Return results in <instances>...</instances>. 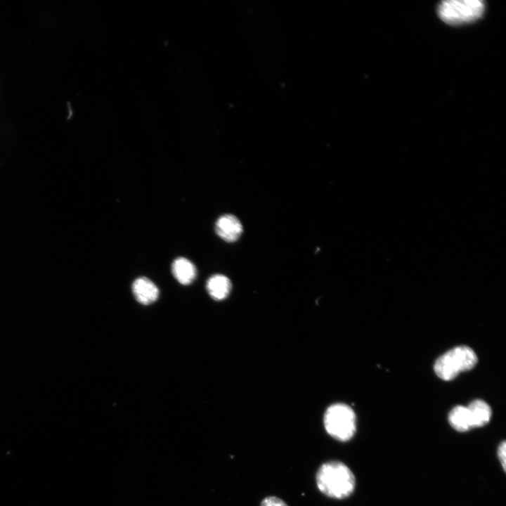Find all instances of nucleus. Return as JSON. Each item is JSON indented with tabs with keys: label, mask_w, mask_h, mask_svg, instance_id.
Here are the masks:
<instances>
[{
	"label": "nucleus",
	"mask_w": 506,
	"mask_h": 506,
	"mask_svg": "<svg viewBox=\"0 0 506 506\" xmlns=\"http://www.w3.org/2000/svg\"><path fill=\"white\" fill-rule=\"evenodd\" d=\"M318 490L325 496L343 500L349 498L356 488V477L351 469L339 460L323 463L316 473Z\"/></svg>",
	"instance_id": "f257e3e1"
},
{
	"label": "nucleus",
	"mask_w": 506,
	"mask_h": 506,
	"mask_svg": "<svg viewBox=\"0 0 506 506\" xmlns=\"http://www.w3.org/2000/svg\"><path fill=\"white\" fill-rule=\"evenodd\" d=\"M323 424L326 432L334 439L347 442L356 432V414L344 403L332 404L325 412Z\"/></svg>",
	"instance_id": "f03ea898"
},
{
	"label": "nucleus",
	"mask_w": 506,
	"mask_h": 506,
	"mask_svg": "<svg viewBox=\"0 0 506 506\" xmlns=\"http://www.w3.org/2000/svg\"><path fill=\"white\" fill-rule=\"evenodd\" d=\"M477 361L472 349L467 346H459L441 356L435 362L434 369L439 378L448 381L460 372L473 368Z\"/></svg>",
	"instance_id": "7ed1b4c3"
},
{
	"label": "nucleus",
	"mask_w": 506,
	"mask_h": 506,
	"mask_svg": "<svg viewBox=\"0 0 506 506\" xmlns=\"http://www.w3.org/2000/svg\"><path fill=\"white\" fill-rule=\"evenodd\" d=\"M481 0H446L440 3L438 13L440 18L450 25H461L479 18L484 11Z\"/></svg>",
	"instance_id": "20e7f679"
},
{
	"label": "nucleus",
	"mask_w": 506,
	"mask_h": 506,
	"mask_svg": "<svg viewBox=\"0 0 506 506\" xmlns=\"http://www.w3.org/2000/svg\"><path fill=\"white\" fill-rule=\"evenodd\" d=\"M243 228L239 219L232 214L220 216L215 223L216 234L223 240L233 242L238 240Z\"/></svg>",
	"instance_id": "39448f33"
},
{
	"label": "nucleus",
	"mask_w": 506,
	"mask_h": 506,
	"mask_svg": "<svg viewBox=\"0 0 506 506\" xmlns=\"http://www.w3.org/2000/svg\"><path fill=\"white\" fill-rule=\"evenodd\" d=\"M132 292L136 300L144 305L153 303L159 295L157 287L145 277H140L134 281Z\"/></svg>",
	"instance_id": "423d86ee"
},
{
	"label": "nucleus",
	"mask_w": 506,
	"mask_h": 506,
	"mask_svg": "<svg viewBox=\"0 0 506 506\" xmlns=\"http://www.w3.org/2000/svg\"><path fill=\"white\" fill-rule=\"evenodd\" d=\"M171 272L175 279L183 285L190 284L197 274L194 264L184 257H179L173 261Z\"/></svg>",
	"instance_id": "0eeeda50"
},
{
	"label": "nucleus",
	"mask_w": 506,
	"mask_h": 506,
	"mask_svg": "<svg viewBox=\"0 0 506 506\" xmlns=\"http://www.w3.org/2000/svg\"><path fill=\"white\" fill-rule=\"evenodd\" d=\"M467 407L471 415L473 428L484 427L489 422L492 410L487 403L476 399L472 401Z\"/></svg>",
	"instance_id": "6e6552de"
},
{
	"label": "nucleus",
	"mask_w": 506,
	"mask_h": 506,
	"mask_svg": "<svg viewBox=\"0 0 506 506\" xmlns=\"http://www.w3.org/2000/svg\"><path fill=\"white\" fill-rule=\"evenodd\" d=\"M231 280L221 274L214 275L207 283V290L209 295L215 300L220 301L226 298L231 290Z\"/></svg>",
	"instance_id": "1a4fd4ad"
},
{
	"label": "nucleus",
	"mask_w": 506,
	"mask_h": 506,
	"mask_svg": "<svg viewBox=\"0 0 506 506\" xmlns=\"http://www.w3.org/2000/svg\"><path fill=\"white\" fill-rule=\"evenodd\" d=\"M448 422L458 432H466L473 428L471 415L467 406L454 407L449 413Z\"/></svg>",
	"instance_id": "9d476101"
},
{
	"label": "nucleus",
	"mask_w": 506,
	"mask_h": 506,
	"mask_svg": "<svg viewBox=\"0 0 506 506\" xmlns=\"http://www.w3.org/2000/svg\"><path fill=\"white\" fill-rule=\"evenodd\" d=\"M260 506H288L287 503L282 499L276 496H267L264 498L261 503Z\"/></svg>",
	"instance_id": "9b49d317"
},
{
	"label": "nucleus",
	"mask_w": 506,
	"mask_h": 506,
	"mask_svg": "<svg viewBox=\"0 0 506 506\" xmlns=\"http://www.w3.org/2000/svg\"><path fill=\"white\" fill-rule=\"evenodd\" d=\"M497 455L502 467L505 472L506 467V443L505 441L500 442L497 448Z\"/></svg>",
	"instance_id": "f8f14e48"
}]
</instances>
